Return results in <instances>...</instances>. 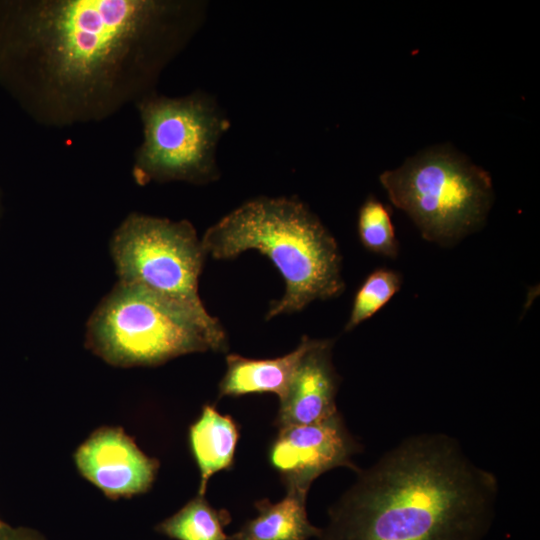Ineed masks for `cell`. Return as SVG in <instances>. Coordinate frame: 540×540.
I'll list each match as a JSON object with an SVG mask.
<instances>
[{
	"label": "cell",
	"mask_w": 540,
	"mask_h": 540,
	"mask_svg": "<svg viewBox=\"0 0 540 540\" xmlns=\"http://www.w3.org/2000/svg\"><path fill=\"white\" fill-rule=\"evenodd\" d=\"M361 447L337 412L317 423L279 428L268 459L286 491L307 495L322 473L341 466L356 470L352 458Z\"/></svg>",
	"instance_id": "8"
},
{
	"label": "cell",
	"mask_w": 540,
	"mask_h": 540,
	"mask_svg": "<svg viewBox=\"0 0 540 540\" xmlns=\"http://www.w3.org/2000/svg\"><path fill=\"white\" fill-rule=\"evenodd\" d=\"M230 521L227 510L215 509L204 496L197 495L155 529L175 540H228L224 528Z\"/></svg>",
	"instance_id": "14"
},
{
	"label": "cell",
	"mask_w": 540,
	"mask_h": 540,
	"mask_svg": "<svg viewBox=\"0 0 540 540\" xmlns=\"http://www.w3.org/2000/svg\"><path fill=\"white\" fill-rule=\"evenodd\" d=\"M204 8L189 0H0V87L44 127L104 121L156 92Z\"/></svg>",
	"instance_id": "1"
},
{
	"label": "cell",
	"mask_w": 540,
	"mask_h": 540,
	"mask_svg": "<svg viewBox=\"0 0 540 540\" xmlns=\"http://www.w3.org/2000/svg\"><path fill=\"white\" fill-rule=\"evenodd\" d=\"M201 241L207 255L217 260L256 250L273 263L285 291L271 303L267 320L338 297L345 289L336 239L296 197L251 199L209 227Z\"/></svg>",
	"instance_id": "3"
},
{
	"label": "cell",
	"mask_w": 540,
	"mask_h": 540,
	"mask_svg": "<svg viewBox=\"0 0 540 540\" xmlns=\"http://www.w3.org/2000/svg\"><path fill=\"white\" fill-rule=\"evenodd\" d=\"M0 540H45V537L35 529L12 527L4 523L0 525Z\"/></svg>",
	"instance_id": "17"
},
{
	"label": "cell",
	"mask_w": 540,
	"mask_h": 540,
	"mask_svg": "<svg viewBox=\"0 0 540 540\" xmlns=\"http://www.w3.org/2000/svg\"><path fill=\"white\" fill-rule=\"evenodd\" d=\"M2 216H3V199H2V193L0 190V222H1Z\"/></svg>",
	"instance_id": "18"
},
{
	"label": "cell",
	"mask_w": 540,
	"mask_h": 540,
	"mask_svg": "<svg viewBox=\"0 0 540 540\" xmlns=\"http://www.w3.org/2000/svg\"><path fill=\"white\" fill-rule=\"evenodd\" d=\"M498 480L446 434L409 437L330 508L318 540H483Z\"/></svg>",
	"instance_id": "2"
},
{
	"label": "cell",
	"mask_w": 540,
	"mask_h": 540,
	"mask_svg": "<svg viewBox=\"0 0 540 540\" xmlns=\"http://www.w3.org/2000/svg\"><path fill=\"white\" fill-rule=\"evenodd\" d=\"M238 440L239 429L231 416L203 406L189 428V446L200 472L198 495H205L212 475L231 468Z\"/></svg>",
	"instance_id": "12"
},
{
	"label": "cell",
	"mask_w": 540,
	"mask_h": 540,
	"mask_svg": "<svg viewBox=\"0 0 540 540\" xmlns=\"http://www.w3.org/2000/svg\"><path fill=\"white\" fill-rule=\"evenodd\" d=\"M379 180L422 237L441 246L455 245L480 229L493 202L489 173L448 146L408 158Z\"/></svg>",
	"instance_id": "4"
},
{
	"label": "cell",
	"mask_w": 540,
	"mask_h": 540,
	"mask_svg": "<svg viewBox=\"0 0 540 540\" xmlns=\"http://www.w3.org/2000/svg\"><path fill=\"white\" fill-rule=\"evenodd\" d=\"M402 280V275L392 269L371 272L356 291L345 331L353 330L383 308L401 289Z\"/></svg>",
	"instance_id": "16"
},
{
	"label": "cell",
	"mask_w": 540,
	"mask_h": 540,
	"mask_svg": "<svg viewBox=\"0 0 540 540\" xmlns=\"http://www.w3.org/2000/svg\"><path fill=\"white\" fill-rule=\"evenodd\" d=\"M332 339L308 338L285 395L279 399L278 428L323 421L338 412L340 378L332 362Z\"/></svg>",
	"instance_id": "10"
},
{
	"label": "cell",
	"mask_w": 540,
	"mask_h": 540,
	"mask_svg": "<svg viewBox=\"0 0 540 540\" xmlns=\"http://www.w3.org/2000/svg\"><path fill=\"white\" fill-rule=\"evenodd\" d=\"M5 522H3L1 519H0V525L4 524Z\"/></svg>",
	"instance_id": "19"
},
{
	"label": "cell",
	"mask_w": 540,
	"mask_h": 540,
	"mask_svg": "<svg viewBox=\"0 0 540 540\" xmlns=\"http://www.w3.org/2000/svg\"><path fill=\"white\" fill-rule=\"evenodd\" d=\"M110 253L119 282L179 306L205 329L220 352L227 350L226 331L199 296L207 253L191 222L130 213L114 231Z\"/></svg>",
	"instance_id": "5"
},
{
	"label": "cell",
	"mask_w": 540,
	"mask_h": 540,
	"mask_svg": "<svg viewBox=\"0 0 540 540\" xmlns=\"http://www.w3.org/2000/svg\"><path fill=\"white\" fill-rule=\"evenodd\" d=\"M357 231L366 250L392 259L398 256L399 243L390 210L377 198L370 196L361 205Z\"/></svg>",
	"instance_id": "15"
},
{
	"label": "cell",
	"mask_w": 540,
	"mask_h": 540,
	"mask_svg": "<svg viewBox=\"0 0 540 540\" xmlns=\"http://www.w3.org/2000/svg\"><path fill=\"white\" fill-rule=\"evenodd\" d=\"M135 107L143 129L132 166L139 185L206 184L218 178L216 149L230 122L212 97L204 92L183 97L154 92Z\"/></svg>",
	"instance_id": "7"
},
{
	"label": "cell",
	"mask_w": 540,
	"mask_h": 540,
	"mask_svg": "<svg viewBox=\"0 0 540 540\" xmlns=\"http://www.w3.org/2000/svg\"><path fill=\"white\" fill-rule=\"evenodd\" d=\"M306 494L287 491L279 502L257 501L258 515L246 521L228 540H309L321 528L312 525L306 512Z\"/></svg>",
	"instance_id": "13"
},
{
	"label": "cell",
	"mask_w": 540,
	"mask_h": 540,
	"mask_svg": "<svg viewBox=\"0 0 540 540\" xmlns=\"http://www.w3.org/2000/svg\"><path fill=\"white\" fill-rule=\"evenodd\" d=\"M303 336L290 353L271 359H251L238 354L226 356V372L219 383V398L253 393H274L281 399L291 382L307 342Z\"/></svg>",
	"instance_id": "11"
},
{
	"label": "cell",
	"mask_w": 540,
	"mask_h": 540,
	"mask_svg": "<svg viewBox=\"0 0 540 540\" xmlns=\"http://www.w3.org/2000/svg\"><path fill=\"white\" fill-rule=\"evenodd\" d=\"M74 459L81 475L113 499L146 492L159 467L118 427L94 431L77 448Z\"/></svg>",
	"instance_id": "9"
},
{
	"label": "cell",
	"mask_w": 540,
	"mask_h": 540,
	"mask_svg": "<svg viewBox=\"0 0 540 540\" xmlns=\"http://www.w3.org/2000/svg\"><path fill=\"white\" fill-rule=\"evenodd\" d=\"M86 346L117 367L157 366L218 346L185 310L142 287L119 282L90 316Z\"/></svg>",
	"instance_id": "6"
}]
</instances>
